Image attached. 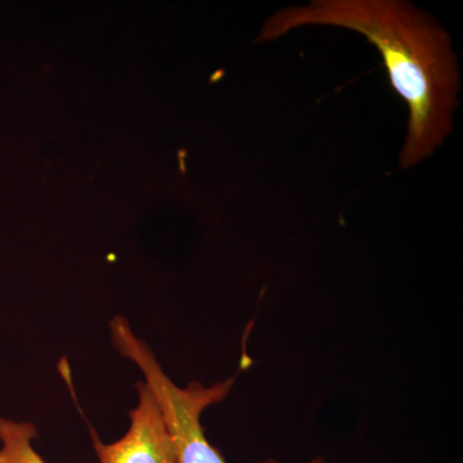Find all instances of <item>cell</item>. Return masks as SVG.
Segmentation results:
<instances>
[{"mask_svg":"<svg viewBox=\"0 0 463 463\" xmlns=\"http://www.w3.org/2000/svg\"><path fill=\"white\" fill-rule=\"evenodd\" d=\"M304 26H332L364 36L379 51L390 85L408 109L403 169L440 147L453 129L459 72L446 30L401 0H313L277 12L258 42H272Z\"/></svg>","mask_w":463,"mask_h":463,"instance_id":"6da1fadb","label":"cell"},{"mask_svg":"<svg viewBox=\"0 0 463 463\" xmlns=\"http://www.w3.org/2000/svg\"><path fill=\"white\" fill-rule=\"evenodd\" d=\"M112 343L124 358L130 359L145 376V383L156 399L164 421L172 435L178 463H227L205 437L201 414L210 405L228 397L234 379L212 386L194 381L185 388L175 385L165 373L147 343L134 334L123 316H115L109 322ZM310 463H325L317 458Z\"/></svg>","mask_w":463,"mask_h":463,"instance_id":"7a4b0ae2","label":"cell"},{"mask_svg":"<svg viewBox=\"0 0 463 463\" xmlns=\"http://www.w3.org/2000/svg\"><path fill=\"white\" fill-rule=\"evenodd\" d=\"M138 404L129 412L127 434L111 444L100 440L91 429V440L99 463H178L172 435L148 386L137 383Z\"/></svg>","mask_w":463,"mask_h":463,"instance_id":"3957f363","label":"cell"},{"mask_svg":"<svg viewBox=\"0 0 463 463\" xmlns=\"http://www.w3.org/2000/svg\"><path fill=\"white\" fill-rule=\"evenodd\" d=\"M38 429L32 422L0 417V463H47L33 447Z\"/></svg>","mask_w":463,"mask_h":463,"instance_id":"277c9868","label":"cell"}]
</instances>
